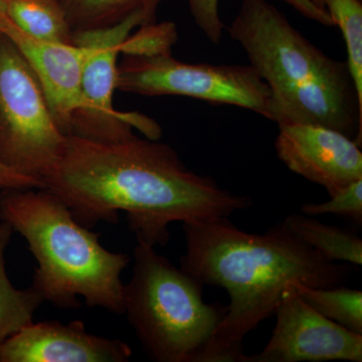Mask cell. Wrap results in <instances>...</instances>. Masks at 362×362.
Returning <instances> with one entry per match:
<instances>
[{
  "label": "cell",
  "instance_id": "cell-12",
  "mask_svg": "<svg viewBox=\"0 0 362 362\" xmlns=\"http://www.w3.org/2000/svg\"><path fill=\"white\" fill-rule=\"evenodd\" d=\"M129 345L98 337L83 321L30 323L0 344V362H126Z\"/></svg>",
  "mask_w": 362,
  "mask_h": 362
},
{
  "label": "cell",
  "instance_id": "cell-13",
  "mask_svg": "<svg viewBox=\"0 0 362 362\" xmlns=\"http://www.w3.org/2000/svg\"><path fill=\"white\" fill-rule=\"evenodd\" d=\"M283 223L300 240L332 262L362 265V240L354 233L312 218L290 214Z\"/></svg>",
  "mask_w": 362,
  "mask_h": 362
},
{
  "label": "cell",
  "instance_id": "cell-2",
  "mask_svg": "<svg viewBox=\"0 0 362 362\" xmlns=\"http://www.w3.org/2000/svg\"><path fill=\"white\" fill-rule=\"evenodd\" d=\"M182 228L181 268L230 297L225 317L194 362H239L244 338L275 315L288 293L337 287L351 271L307 246L283 221L264 235L245 232L228 218L187 221Z\"/></svg>",
  "mask_w": 362,
  "mask_h": 362
},
{
  "label": "cell",
  "instance_id": "cell-19",
  "mask_svg": "<svg viewBox=\"0 0 362 362\" xmlns=\"http://www.w3.org/2000/svg\"><path fill=\"white\" fill-rule=\"evenodd\" d=\"M139 30L128 35L120 45V54L129 57H151L171 52L177 40L175 23H150L139 26Z\"/></svg>",
  "mask_w": 362,
  "mask_h": 362
},
{
  "label": "cell",
  "instance_id": "cell-6",
  "mask_svg": "<svg viewBox=\"0 0 362 362\" xmlns=\"http://www.w3.org/2000/svg\"><path fill=\"white\" fill-rule=\"evenodd\" d=\"M66 142L32 69L0 33V160L42 182Z\"/></svg>",
  "mask_w": 362,
  "mask_h": 362
},
{
  "label": "cell",
  "instance_id": "cell-18",
  "mask_svg": "<svg viewBox=\"0 0 362 362\" xmlns=\"http://www.w3.org/2000/svg\"><path fill=\"white\" fill-rule=\"evenodd\" d=\"M325 9L334 26L341 30L347 49V65L362 111V2L361 0H312Z\"/></svg>",
  "mask_w": 362,
  "mask_h": 362
},
{
  "label": "cell",
  "instance_id": "cell-8",
  "mask_svg": "<svg viewBox=\"0 0 362 362\" xmlns=\"http://www.w3.org/2000/svg\"><path fill=\"white\" fill-rule=\"evenodd\" d=\"M156 16L142 11L115 25L74 33L73 44L85 49L83 106L74 117L69 135L116 142L134 135L136 128L148 139L160 138L161 128L156 121L134 112L116 110L113 105L120 45L134 28L154 23Z\"/></svg>",
  "mask_w": 362,
  "mask_h": 362
},
{
  "label": "cell",
  "instance_id": "cell-5",
  "mask_svg": "<svg viewBox=\"0 0 362 362\" xmlns=\"http://www.w3.org/2000/svg\"><path fill=\"white\" fill-rule=\"evenodd\" d=\"M202 287L154 247L138 240L132 277L123 288L124 313L152 361L194 362L211 339L226 306L206 303Z\"/></svg>",
  "mask_w": 362,
  "mask_h": 362
},
{
  "label": "cell",
  "instance_id": "cell-1",
  "mask_svg": "<svg viewBox=\"0 0 362 362\" xmlns=\"http://www.w3.org/2000/svg\"><path fill=\"white\" fill-rule=\"evenodd\" d=\"M42 182L81 225L115 223L124 211L137 240L152 247L168 244L170 223L230 218L252 204L188 169L169 145L135 134L116 142L66 135Z\"/></svg>",
  "mask_w": 362,
  "mask_h": 362
},
{
  "label": "cell",
  "instance_id": "cell-14",
  "mask_svg": "<svg viewBox=\"0 0 362 362\" xmlns=\"http://www.w3.org/2000/svg\"><path fill=\"white\" fill-rule=\"evenodd\" d=\"M18 30L35 39L73 44L74 33L59 0H1Z\"/></svg>",
  "mask_w": 362,
  "mask_h": 362
},
{
  "label": "cell",
  "instance_id": "cell-16",
  "mask_svg": "<svg viewBox=\"0 0 362 362\" xmlns=\"http://www.w3.org/2000/svg\"><path fill=\"white\" fill-rule=\"evenodd\" d=\"M162 0H59L73 33L115 25L134 13L156 14Z\"/></svg>",
  "mask_w": 362,
  "mask_h": 362
},
{
  "label": "cell",
  "instance_id": "cell-10",
  "mask_svg": "<svg viewBox=\"0 0 362 362\" xmlns=\"http://www.w3.org/2000/svg\"><path fill=\"white\" fill-rule=\"evenodd\" d=\"M279 126L275 149L292 173L337 194L362 180V152L352 138L316 124Z\"/></svg>",
  "mask_w": 362,
  "mask_h": 362
},
{
  "label": "cell",
  "instance_id": "cell-7",
  "mask_svg": "<svg viewBox=\"0 0 362 362\" xmlns=\"http://www.w3.org/2000/svg\"><path fill=\"white\" fill-rule=\"evenodd\" d=\"M116 90L141 96L176 95L233 105L272 120L270 88L251 66L185 63L171 52L124 56L117 66Z\"/></svg>",
  "mask_w": 362,
  "mask_h": 362
},
{
  "label": "cell",
  "instance_id": "cell-23",
  "mask_svg": "<svg viewBox=\"0 0 362 362\" xmlns=\"http://www.w3.org/2000/svg\"><path fill=\"white\" fill-rule=\"evenodd\" d=\"M280 1L289 4L308 20L316 21L325 26H334L327 11L316 6L312 0H280Z\"/></svg>",
  "mask_w": 362,
  "mask_h": 362
},
{
  "label": "cell",
  "instance_id": "cell-24",
  "mask_svg": "<svg viewBox=\"0 0 362 362\" xmlns=\"http://www.w3.org/2000/svg\"><path fill=\"white\" fill-rule=\"evenodd\" d=\"M4 13V6H2V2L1 0H0V16H1V14Z\"/></svg>",
  "mask_w": 362,
  "mask_h": 362
},
{
  "label": "cell",
  "instance_id": "cell-9",
  "mask_svg": "<svg viewBox=\"0 0 362 362\" xmlns=\"http://www.w3.org/2000/svg\"><path fill=\"white\" fill-rule=\"evenodd\" d=\"M265 349L239 362L362 361V335L321 315L298 295L288 293L275 313Z\"/></svg>",
  "mask_w": 362,
  "mask_h": 362
},
{
  "label": "cell",
  "instance_id": "cell-15",
  "mask_svg": "<svg viewBox=\"0 0 362 362\" xmlns=\"http://www.w3.org/2000/svg\"><path fill=\"white\" fill-rule=\"evenodd\" d=\"M13 230L8 223H0V344L21 328L33 323V315L45 302L33 287L16 289L6 269V251Z\"/></svg>",
  "mask_w": 362,
  "mask_h": 362
},
{
  "label": "cell",
  "instance_id": "cell-22",
  "mask_svg": "<svg viewBox=\"0 0 362 362\" xmlns=\"http://www.w3.org/2000/svg\"><path fill=\"white\" fill-rule=\"evenodd\" d=\"M6 188L26 189V188H45V187L42 181L18 173L0 160V190L6 189Z\"/></svg>",
  "mask_w": 362,
  "mask_h": 362
},
{
  "label": "cell",
  "instance_id": "cell-17",
  "mask_svg": "<svg viewBox=\"0 0 362 362\" xmlns=\"http://www.w3.org/2000/svg\"><path fill=\"white\" fill-rule=\"evenodd\" d=\"M297 293L317 312L352 332L362 335V292L349 288L298 287Z\"/></svg>",
  "mask_w": 362,
  "mask_h": 362
},
{
  "label": "cell",
  "instance_id": "cell-3",
  "mask_svg": "<svg viewBox=\"0 0 362 362\" xmlns=\"http://www.w3.org/2000/svg\"><path fill=\"white\" fill-rule=\"evenodd\" d=\"M228 32L272 95V121L316 124L361 146L362 111L346 62L328 57L266 0H243Z\"/></svg>",
  "mask_w": 362,
  "mask_h": 362
},
{
  "label": "cell",
  "instance_id": "cell-4",
  "mask_svg": "<svg viewBox=\"0 0 362 362\" xmlns=\"http://www.w3.org/2000/svg\"><path fill=\"white\" fill-rule=\"evenodd\" d=\"M0 221L28 242L37 262L32 287L45 301L73 309L83 297L89 307L124 313L121 274L129 256L105 249L56 194L47 188L0 190Z\"/></svg>",
  "mask_w": 362,
  "mask_h": 362
},
{
  "label": "cell",
  "instance_id": "cell-11",
  "mask_svg": "<svg viewBox=\"0 0 362 362\" xmlns=\"http://www.w3.org/2000/svg\"><path fill=\"white\" fill-rule=\"evenodd\" d=\"M0 33L13 42L28 62L54 120L66 135L70 134L74 117L83 106L85 49L75 44L30 37L18 30L4 13L0 16Z\"/></svg>",
  "mask_w": 362,
  "mask_h": 362
},
{
  "label": "cell",
  "instance_id": "cell-21",
  "mask_svg": "<svg viewBox=\"0 0 362 362\" xmlns=\"http://www.w3.org/2000/svg\"><path fill=\"white\" fill-rule=\"evenodd\" d=\"M220 0H187L190 13L204 35L213 44H218L226 26L218 13Z\"/></svg>",
  "mask_w": 362,
  "mask_h": 362
},
{
  "label": "cell",
  "instance_id": "cell-20",
  "mask_svg": "<svg viewBox=\"0 0 362 362\" xmlns=\"http://www.w3.org/2000/svg\"><path fill=\"white\" fill-rule=\"evenodd\" d=\"M329 201L322 204H305L302 214L306 216L337 214L362 223V180L354 181L337 194L330 195Z\"/></svg>",
  "mask_w": 362,
  "mask_h": 362
}]
</instances>
